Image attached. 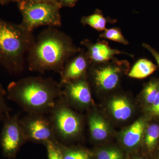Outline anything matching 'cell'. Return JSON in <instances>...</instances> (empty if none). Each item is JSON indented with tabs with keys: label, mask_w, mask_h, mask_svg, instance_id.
<instances>
[{
	"label": "cell",
	"mask_w": 159,
	"mask_h": 159,
	"mask_svg": "<svg viewBox=\"0 0 159 159\" xmlns=\"http://www.w3.org/2000/svg\"><path fill=\"white\" fill-rule=\"evenodd\" d=\"M99 37L113 41L125 45L129 44L128 40L126 39L122 34L121 29L118 27L106 29L99 34Z\"/></svg>",
	"instance_id": "ffe728a7"
},
{
	"label": "cell",
	"mask_w": 159,
	"mask_h": 159,
	"mask_svg": "<svg viewBox=\"0 0 159 159\" xmlns=\"http://www.w3.org/2000/svg\"><path fill=\"white\" fill-rule=\"evenodd\" d=\"M20 121L27 141L45 145L57 140L51 119L44 115L28 114Z\"/></svg>",
	"instance_id": "ba28073f"
},
{
	"label": "cell",
	"mask_w": 159,
	"mask_h": 159,
	"mask_svg": "<svg viewBox=\"0 0 159 159\" xmlns=\"http://www.w3.org/2000/svg\"><path fill=\"white\" fill-rule=\"evenodd\" d=\"M48 159H63L58 140L50 141L45 145Z\"/></svg>",
	"instance_id": "44dd1931"
},
{
	"label": "cell",
	"mask_w": 159,
	"mask_h": 159,
	"mask_svg": "<svg viewBox=\"0 0 159 159\" xmlns=\"http://www.w3.org/2000/svg\"><path fill=\"white\" fill-rule=\"evenodd\" d=\"M6 96L7 97V90L0 83V120H3L5 117L10 115L11 111L6 103Z\"/></svg>",
	"instance_id": "7402d4cb"
},
{
	"label": "cell",
	"mask_w": 159,
	"mask_h": 159,
	"mask_svg": "<svg viewBox=\"0 0 159 159\" xmlns=\"http://www.w3.org/2000/svg\"><path fill=\"white\" fill-rule=\"evenodd\" d=\"M20 1H26L34 2H50L56 3H58V4H59V0H20Z\"/></svg>",
	"instance_id": "4316f807"
},
{
	"label": "cell",
	"mask_w": 159,
	"mask_h": 159,
	"mask_svg": "<svg viewBox=\"0 0 159 159\" xmlns=\"http://www.w3.org/2000/svg\"><path fill=\"white\" fill-rule=\"evenodd\" d=\"M91 75L97 87L104 91H110L117 87L121 75L129 68L127 61L116 58L107 62L92 65Z\"/></svg>",
	"instance_id": "8992f818"
},
{
	"label": "cell",
	"mask_w": 159,
	"mask_h": 159,
	"mask_svg": "<svg viewBox=\"0 0 159 159\" xmlns=\"http://www.w3.org/2000/svg\"><path fill=\"white\" fill-rule=\"evenodd\" d=\"M92 65L84 48L66 63L60 72L61 83L84 78L87 71Z\"/></svg>",
	"instance_id": "8fae6325"
},
{
	"label": "cell",
	"mask_w": 159,
	"mask_h": 159,
	"mask_svg": "<svg viewBox=\"0 0 159 159\" xmlns=\"http://www.w3.org/2000/svg\"><path fill=\"white\" fill-rule=\"evenodd\" d=\"M110 109L114 117L117 120L121 121L128 119L132 112L130 104L123 97H116L112 100Z\"/></svg>",
	"instance_id": "2e32d148"
},
{
	"label": "cell",
	"mask_w": 159,
	"mask_h": 159,
	"mask_svg": "<svg viewBox=\"0 0 159 159\" xmlns=\"http://www.w3.org/2000/svg\"><path fill=\"white\" fill-rule=\"evenodd\" d=\"M144 143L145 148L149 152L153 151L156 148L159 140V125L153 123L145 128Z\"/></svg>",
	"instance_id": "e0dca14e"
},
{
	"label": "cell",
	"mask_w": 159,
	"mask_h": 159,
	"mask_svg": "<svg viewBox=\"0 0 159 159\" xmlns=\"http://www.w3.org/2000/svg\"><path fill=\"white\" fill-rule=\"evenodd\" d=\"M62 99L51 113L50 119L57 140L66 141L77 136L82 125L79 117L65 104Z\"/></svg>",
	"instance_id": "5b68a950"
},
{
	"label": "cell",
	"mask_w": 159,
	"mask_h": 159,
	"mask_svg": "<svg viewBox=\"0 0 159 159\" xmlns=\"http://www.w3.org/2000/svg\"><path fill=\"white\" fill-rule=\"evenodd\" d=\"M135 159H145L143 158H142V157H138V158H135Z\"/></svg>",
	"instance_id": "f1b7e54d"
},
{
	"label": "cell",
	"mask_w": 159,
	"mask_h": 159,
	"mask_svg": "<svg viewBox=\"0 0 159 159\" xmlns=\"http://www.w3.org/2000/svg\"><path fill=\"white\" fill-rule=\"evenodd\" d=\"M159 90V80H153L145 85L142 94L146 104L148 108L152 105L156 98Z\"/></svg>",
	"instance_id": "ac0fdd59"
},
{
	"label": "cell",
	"mask_w": 159,
	"mask_h": 159,
	"mask_svg": "<svg viewBox=\"0 0 159 159\" xmlns=\"http://www.w3.org/2000/svg\"><path fill=\"white\" fill-rule=\"evenodd\" d=\"M7 97L28 114L50 113L62 99L61 86L51 77H24L10 83Z\"/></svg>",
	"instance_id": "7a4b0ae2"
},
{
	"label": "cell",
	"mask_w": 159,
	"mask_h": 159,
	"mask_svg": "<svg viewBox=\"0 0 159 159\" xmlns=\"http://www.w3.org/2000/svg\"><path fill=\"white\" fill-rule=\"evenodd\" d=\"M63 159H91L87 150L82 148H71L65 146L60 142Z\"/></svg>",
	"instance_id": "d6986e66"
},
{
	"label": "cell",
	"mask_w": 159,
	"mask_h": 159,
	"mask_svg": "<svg viewBox=\"0 0 159 159\" xmlns=\"http://www.w3.org/2000/svg\"><path fill=\"white\" fill-rule=\"evenodd\" d=\"M146 127V122L144 119H139L134 122L122 134L123 145L128 148L137 147L143 138Z\"/></svg>",
	"instance_id": "7c38bea8"
},
{
	"label": "cell",
	"mask_w": 159,
	"mask_h": 159,
	"mask_svg": "<svg viewBox=\"0 0 159 159\" xmlns=\"http://www.w3.org/2000/svg\"><path fill=\"white\" fill-rule=\"evenodd\" d=\"M157 159H159V156L158 157Z\"/></svg>",
	"instance_id": "f546056e"
},
{
	"label": "cell",
	"mask_w": 159,
	"mask_h": 159,
	"mask_svg": "<svg viewBox=\"0 0 159 159\" xmlns=\"http://www.w3.org/2000/svg\"><path fill=\"white\" fill-rule=\"evenodd\" d=\"M157 69V66L150 60L142 58L134 65L129 72L128 76L136 79H144L153 74Z\"/></svg>",
	"instance_id": "5bb4252c"
},
{
	"label": "cell",
	"mask_w": 159,
	"mask_h": 159,
	"mask_svg": "<svg viewBox=\"0 0 159 159\" xmlns=\"http://www.w3.org/2000/svg\"><path fill=\"white\" fill-rule=\"evenodd\" d=\"M20 119L18 114H16L3 119L0 145L3 156L7 158H15L22 146L28 142Z\"/></svg>",
	"instance_id": "52a82bcc"
},
{
	"label": "cell",
	"mask_w": 159,
	"mask_h": 159,
	"mask_svg": "<svg viewBox=\"0 0 159 159\" xmlns=\"http://www.w3.org/2000/svg\"><path fill=\"white\" fill-rule=\"evenodd\" d=\"M32 32L0 18V64L9 73L19 74L25 67V56L34 42Z\"/></svg>",
	"instance_id": "3957f363"
},
{
	"label": "cell",
	"mask_w": 159,
	"mask_h": 159,
	"mask_svg": "<svg viewBox=\"0 0 159 159\" xmlns=\"http://www.w3.org/2000/svg\"><path fill=\"white\" fill-rule=\"evenodd\" d=\"M116 20L106 17L102 12L97 10L93 14L81 18L80 22L84 26H89L98 31H103L106 29L108 23L113 24L116 22Z\"/></svg>",
	"instance_id": "4fadbf2b"
},
{
	"label": "cell",
	"mask_w": 159,
	"mask_h": 159,
	"mask_svg": "<svg viewBox=\"0 0 159 159\" xmlns=\"http://www.w3.org/2000/svg\"><path fill=\"white\" fill-rule=\"evenodd\" d=\"M97 159H122L121 152L115 148L102 149L97 152Z\"/></svg>",
	"instance_id": "603a6c76"
},
{
	"label": "cell",
	"mask_w": 159,
	"mask_h": 159,
	"mask_svg": "<svg viewBox=\"0 0 159 159\" xmlns=\"http://www.w3.org/2000/svg\"><path fill=\"white\" fill-rule=\"evenodd\" d=\"M149 113L153 116L159 118V90L155 100L148 108Z\"/></svg>",
	"instance_id": "cb8c5ba5"
},
{
	"label": "cell",
	"mask_w": 159,
	"mask_h": 159,
	"mask_svg": "<svg viewBox=\"0 0 159 159\" xmlns=\"http://www.w3.org/2000/svg\"><path fill=\"white\" fill-rule=\"evenodd\" d=\"M80 43L84 47L86 54L92 65L109 61L116 58L115 56L119 54H126L134 57L131 54L118 49L112 48L107 42L104 40L93 42L85 39L81 41Z\"/></svg>",
	"instance_id": "9c48e42d"
},
{
	"label": "cell",
	"mask_w": 159,
	"mask_h": 159,
	"mask_svg": "<svg viewBox=\"0 0 159 159\" xmlns=\"http://www.w3.org/2000/svg\"><path fill=\"white\" fill-rule=\"evenodd\" d=\"M62 97L76 104L87 106L92 101V94L88 83L84 78L73 81L61 82Z\"/></svg>",
	"instance_id": "30bf717a"
},
{
	"label": "cell",
	"mask_w": 159,
	"mask_h": 159,
	"mask_svg": "<svg viewBox=\"0 0 159 159\" xmlns=\"http://www.w3.org/2000/svg\"><path fill=\"white\" fill-rule=\"evenodd\" d=\"M71 38L57 28L49 27L35 38L27 54L31 71L60 72L66 63L81 51Z\"/></svg>",
	"instance_id": "6da1fadb"
},
{
	"label": "cell",
	"mask_w": 159,
	"mask_h": 159,
	"mask_svg": "<svg viewBox=\"0 0 159 159\" xmlns=\"http://www.w3.org/2000/svg\"><path fill=\"white\" fill-rule=\"evenodd\" d=\"M18 5L23 18L20 25L26 31L32 32L40 26L61 25V7L58 3L20 1Z\"/></svg>",
	"instance_id": "277c9868"
},
{
	"label": "cell",
	"mask_w": 159,
	"mask_h": 159,
	"mask_svg": "<svg viewBox=\"0 0 159 159\" xmlns=\"http://www.w3.org/2000/svg\"><path fill=\"white\" fill-rule=\"evenodd\" d=\"M20 0H0V5H5L12 2H18Z\"/></svg>",
	"instance_id": "83f0119b"
},
{
	"label": "cell",
	"mask_w": 159,
	"mask_h": 159,
	"mask_svg": "<svg viewBox=\"0 0 159 159\" xmlns=\"http://www.w3.org/2000/svg\"><path fill=\"white\" fill-rule=\"evenodd\" d=\"M142 46L147 49L148 51L150 52L152 55L154 57L159 67V53L157 51H156L155 49H154L153 48L151 47L150 45L146 43H143Z\"/></svg>",
	"instance_id": "d4e9b609"
},
{
	"label": "cell",
	"mask_w": 159,
	"mask_h": 159,
	"mask_svg": "<svg viewBox=\"0 0 159 159\" xmlns=\"http://www.w3.org/2000/svg\"><path fill=\"white\" fill-rule=\"evenodd\" d=\"M79 0H59V4L61 7H74Z\"/></svg>",
	"instance_id": "484cf974"
},
{
	"label": "cell",
	"mask_w": 159,
	"mask_h": 159,
	"mask_svg": "<svg viewBox=\"0 0 159 159\" xmlns=\"http://www.w3.org/2000/svg\"><path fill=\"white\" fill-rule=\"evenodd\" d=\"M89 127L92 138L96 141H102L108 135V128L104 120L97 115L89 118Z\"/></svg>",
	"instance_id": "9a60e30c"
}]
</instances>
